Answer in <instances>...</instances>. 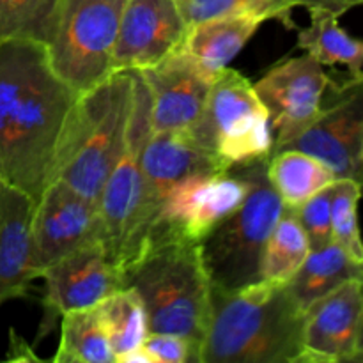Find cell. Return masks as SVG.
<instances>
[{"instance_id":"obj_1","label":"cell","mask_w":363,"mask_h":363,"mask_svg":"<svg viewBox=\"0 0 363 363\" xmlns=\"http://www.w3.org/2000/svg\"><path fill=\"white\" fill-rule=\"evenodd\" d=\"M77 98L53 71L43 43H0V181L38 201Z\"/></svg>"},{"instance_id":"obj_2","label":"cell","mask_w":363,"mask_h":363,"mask_svg":"<svg viewBox=\"0 0 363 363\" xmlns=\"http://www.w3.org/2000/svg\"><path fill=\"white\" fill-rule=\"evenodd\" d=\"M305 311L287 284L259 280L238 291L211 287L199 363H298Z\"/></svg>"},{"instance_id":"obj_3","label":"cell","mask_w":363,"mask_h":363,"mask_svg":"<svg viewBox=\"0 0 363 363\" xmlns=\"http://www.w3.org/2000/svg\"><path fill=\"white\" fill-rule=\"evenodd\" d=\"M133 77V71H113L78 94L57 140L50 181H62L98 204L103 184L126 145Z\"/></svg>"},{"instance_id":"obj_4","label":"cell","mask_w":363,"mask_h":363,"mask_svg":"<svg viewBox=\"0 0 363 363\" xmlns=\"http://www.w3.org/2000/svg\"><path fill=\"white\" fill-rule=\"evenodd\" d=\"M144 303L149 333H174L201 347L211 311V282L195 241L156 240L123 272Z\"/></svg>"},{"instance_id":"obj_5","label":"cell","mask_w":363,"mask_h":363,"mask_svg":"<svg viewBox=\"0 0 363 363\" xmlns=\"http://www.w3.org/2000/svg\"><path fill=\"white\" fill-rule=\"evenodd\" d=\"M133 73L126 145L103 184L98 201L101 245L121 273L144 252L158 213V202L138 162L140 145L151 133V94L140 74Z\"/></svg>"},{"instance_id":"obj_6","label":"cell","mask_w":363,"mask_h":363,"mask_svg":"<svg viewBox=\"0 0 363 363\" xmlns=\"http://www.w3.org/2000/svg\"><path fill=\"white\" fill-rule=\"evenodd\" d=\"M268 158L233 167L247 183L245 199L199 243L213 289L238 291L261 280L262 248L284 213L282 201L266 174Z\"/></svg>"},{"instance_id":"obj_7","label":"cell","mask_w":363,"mask_h":363,"mask_svg":"<svg viewBox=\"0 0 363 363\" xmlns=\"http://www.w3.org/2000/svg\"><path fill=\"white\" fill-rule=\"evenodd\" d=\"M186 133L225 170L268 158L273 149L268 110L254 84L229 66L215 74L201 116Z\"/></svg>"},{"instance_id":"obj_8","label":"cell","mask_w":363,"mask_h":363,"mask_svg":"<svg viewBox=\"0 0 363 363\" xmlns=\"http://www.w3.org/2000/svg\"><path fill=\"white\" fill-rule=\"evenodd\" d=\"M126 0H60L45 48L53 71L73 91L112 74V50Z\"/></svg>"},{"instance_id":"obj_9","label":"cell","mask_w":363,"mask_h":363,"mask_svg":"<svg viewBox=\"0 0 363 363\" xmlns=\"http://www.w3.org/2000/svg\"><path fill=\"white\" fill-rule=\"evenodd\" d=\"M245 194L247 183L236 169L184 177L160 199L147 243L156 240L201 243L220 220L241 204Z\"/></svg>"},{"instance_id":"obj_10","label":"cell","mask_w":363,"mask_h":363,"mask_svg":"<svg viewBox=\"0 0 363 363\" xmlns=\"http://www.w3.org/2000/svg\"><path fill=\"white\" fill-rule=\"evenodd\" d=\"M92 243H101L98 204L62 181H50L32 213L30 269L35 279L57 261Z\"/></svg>"},{"instance_id":"obj_11","label":"cell","mask_w":363,"mask_h":363,"mask_svg":"<svg viewBox=\"0 0 363 363\" xmlns=\"http://www.w3.org/2000/svg\"><path fill=\"white\" fill-rule=\"evenodd\" d=\"M332 80L308 53L273 66L257 84L255 94L268 110L273 151L296 138L323 108Z\"/></svg>"},{"instance_id":"obj_12","label":"cell","mask_w":363,"mask_h":363,"mask_svg":"<svg viewBox=\"0 0 363 363\" xmlns=\"http://www.w3.org/2000/svg\"><path fill=\"white\" fill-rule=\"evenodd\" d=\"M339 98L321 108L296 138L280 149H298L325 163L337 179L362 183L363 169V92L362 80H350L337 89ZM277 149V151H280Z\"/></svg>"},{"instance_id":"obj_13","label":"cell","mask_w":363,"mask_h":363,"mask_svg":"<svg viewBox=\"0 0 363 363\" xmlns=\"http://www.w3.org/2000/svg\"><path fill=\"white\" fill-rule=\"evenodd\" d=\"M362 279L347 280L305 311L298 363L363 360Z\"/></svg>"},{"instance_id":"obj_14","label":"cell","mask_w":363,"mask_h":363,"mask_svg":"<svg viewBox=\"0 0 363 363\" xmlns=\"http://www.w3.org/2000/svg\"><path fill=\"white\" fill-rule=\"evenodd\" d=\"M45 280V318L39 339L59 315L91 308L123 287V273L110 261L101 243H92L66 255L39 275Z\"/></svg>"},{"instance_id":"obj_15","label":"cell","mask_w":363,"mask_h":363,"mask_svg":"<svg viewBox=\"0 0 363 363\" xmlns=\"http://www.w3.org/2000/svg\"><path fill=\"white\" fill-rule=\"evenodd\" d=\"M176 0H126L112 50V71H140L179 48L186 35Z\"/></svg>"},{"instance_id":"obj_16","label":"cell","mask_w":363,"mask_h":363,"mask_svg":"<svg viewBox=\"0 0 363 363\" xmlns=\"http://www.w3.org/2000/svg\"><path fill=\"white\" fill-rule=\"evenodd\" d=\"M137 73L151 94V131H186L201 116L215 78L181 46Z\"/></svg>"},{"instance_id":"obj_17","label":"cell","mask_w":363,"mask_h":363,"mask_svg":"<svg viewBox=\"0 0 363 363\" xmlns=\"http://www.w3.org/2000/svg\"><path fill=\"white\" fill-rule=\"evenodd\" d=\"M35 202L20 188L0 181V307L27 294L30 269V223Z\"/></svg>"},{"instance_id":"obj_18","label":"cell","mask_w":363,"mask_h":363,"mask_svg":"<svg viewBox=\"0 0 363 363\" xmlns=\"http://www.w3.org/2000/svg\"><path fill=\"white\" fill-rule=\"evenodd\" d=\"M138 162L156 202L184 177L225 170L186 131H151L140 145Z\"/></svg>"},{"instance_id":"obj_19","label":"cell","mask_w":363,"mask_h":363,"mask_svg":"<svg viewBox=\"0 0 363 363\" xmlns=\"http://www.w3.org/2000/svg\"><path fill=\"white\" fill-rule=\"evenodd\" d=\"M262 23L264 21L255 16H223L199 21L188 27L181 48L206 73L215 77L240 55Z\"/></svg>"},{"instance_id":"obj_20","label":"cell","mask_w":363,"mask_h":363,"mask_svg":"<svg viewBox=\"0 0 363 363\" xmlns=\"http://www.w3.org/2000/svg\"><path fill=\"white\" fill-rule=\"evenodd\" d=\"M266 174L287 209H296L337 181L325 163L298 149L273 151L266 163Z\"/></svg>"},{"instance_id":"obj_21","label":"cell","mask_w":363,"mask_h":363,"mask_svg":"<svg viewBox=\"0 0 363 363\" xmlns=\"http://www.w3.org/2000/svg\"><path fill=\"white\" fill-rule=\"evenodd\" d=\"M363 279V262L351 259L335 241L308 252L303 264L287 282L291 294L303 311L340 284Z\"/></svg>"},{"instance_id":"obj_22","label":"cell","mask_w":363,"mask_h":363,"mask_svg":"<svg viewBox=\"0 0 363 363\" xmlns=\"http://www.w3.org/2000/svg\"><path fill=\"white\" fill-rule=\"evenodd\" d=\"M311 25L298 32L296 46L321 66L342 64L351 80H363V45L339 25V18L325 11H308Z\"/></svg>"},{"instance_id":"obj_23","label":"cell","mask_w":363,"mask_h":363,"mask_svg":"<svg viewBox=\"0 0 363 363\" xmlns=\"http://www.w3.org/2000/svg\"><path fill=\"white\" fill-rule=\"evenodd\" d=\"M60 342L55 363H116L108 335L101 325L96 305L60 315Z\"/></svg>"},{"instance_id":"obj_24","label":"cell","mask_w":363,"mask_h":363,"mask_svg":"<svg viewBox=\"0 0 363 363\" xmlns=\"http://www.w3.org/2000/svg\"><path fill=\"white\" fill-rule=\"evenodd\" d=\"M101 325L116 354V363L138 350L147 337V315L133 287H121L96 305Z\"/></svg>"},{"instance_id":"obj_25","label":"cell","mask_w":363,"mask_h":363,"mask_svg":"<svg viewBox=\"0 0 363 363\" xmlns=\"http://www.w3.org/2000/svg\"><path fill=\"white\" fill-rule=\"evenodd\" d=\"M311 252L308 238L294 209L284 208L266 240L259 277L268 282L287 284Z\"/></svg>"},{"instance_id":"obj_26","label":"cell","mask_w":363,"mask_h":363,"mask_svg":"<svg viewBox=\"0 0 363 363\" xmlns=\"http://www.w3.org/2000/svg\"><path fill=\"white\" fill-rule=\"evenodd\" d=\"M184 23L223 16H255L262 21L280 20L287 28H294L291 13L298 7V0H176Z\"/></svg>"},{"instance_id":"obj_27","label":"cell","mask_w":363,"mask_h":363,"mask_svg":"<svg viewBox=\"0 0 363 363\" xmlns=\"http://www.w3.org/2000/svg\"><path fill=\"white\" fill-rule=\"evenodd\" d=\"M60 0H0V43L25 39L46 45Z\"/></svg>"},{"instance_id":"obj_28","label":"cell","mask_w":363,"mask_h":363,"mask_svg":"<svg viewBox=\"0 0 363 363\" xmlns=\"http://www.w3.org/2000/svg\"><path fill=\"white\" fill-rule=\"evenodd\" d=\"M360 181L337 179L332 186V240L354 261L363 262L357 206Z\"/></svg>"},{"instance_id":"obj_29","label":"cell","mask_w":363,"mask_h":363,"mask_svg":"<svg viewBox=\"0 0 363 363\" xmlns=\"http://www.w3.org/2000/svg\"><path fill=\"white\" fill-rule=\"evenodd\" d=\"M333 186V184H332ZM332 186L318 191L294 209L305 234L308 238L311 250L332 243Z\"/></svg>"},{"instance_id":"obj_30","label":"cell","mask_w":363,"mask_h":363,"mask_svg":"<svg viewBox=\"0 0 363 363\" xmlns=\"http://www.w3.org/2000/svg\"><path fill=\"white\" fill-rule=\"evenodd\" d=\"M152 363H199L201 347L174 333H147L142 344Z\"/></svg>"},{"instance_id":"obj_31","label":"cell","mask_w":363,"mask_h":363,"mask_svg":"<svg viewBox=\"0 0 363 363\" xmlns=\"http://www.w3.org/2000/svg\"><path fill=\"white\" fill-rule=\"evenodd\" d=\"M363 0H298V7H307L308 11H325L340 18L353 7L360 6Z\"/></svg>"},{"instance_id":"obj_32","label":"cell","mask_w":363,"mask_h":363,"mask_svg":"<svg viewBox=\"0 0 363 363\" xmlns=\"http://www.w3.org/2000/svg\"><path fill=\"white\" fill-rule=\"evenodd\" d=\"M7 360L9 362H43L34 353L30 346L21 339L13 328L9 330V350H7Z\"/></svg>"},{"instance_id":"obj_33","label":"cell","mask_w":363,"mask_h":363,"mask_svg":"<svg viewBox=\"0 0 363 363\" xmlns=\"http://www.w3.org/2000/svg\"><path fill=\"white\" fill-rule=\"evenodd\" d=\"M117 363H152L151 357L147 354V351L144 347H138V350L131 351V353L124 354Z\"/></svg>"}]
</instances>
